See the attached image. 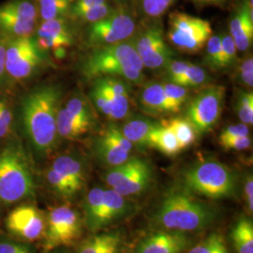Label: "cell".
<instances>
[{
  "label": "cell",
  "instance_id": "6da1fadb",
  "mask_svg": "<svg viewBox=\"0 0 253 253\" xmlns=\"http://www.w3.org/2000/svg\"><path fill=\"white\" fill-rule=\"evenodd\" d=\"M61 91L54 85H43L28 93L22 101V120L27 139L40 157L53 152L57 142L56 118Z\"/></svg>",
  "mask_w": 253,
  "mask_h": 253
},
{
  "label": "cell",
  "instance_id": "7a4b0ae2",
  "mask_svg": "<svg viewBox=\"0 0 253 253\" xmlns=\"http://www.w3.org/2000/svg\"><path fill=\"white\" fill-rule=\"evenodd\" d=\"M83 74L95 80L111 76L127 83L144 81V66L136 52L132 38L116 44L97 47L82 65Z\"/></svg>",
  "mask_w": 253,
  "mask_h": 253
},
{
  "label": "cell",
  "instance_id": "3957f363",
  "mask_svg": "<svg viewBox=\"0 0 253 253\" xmlns=\"http://www.w3.org/2000/svg\"><path fill=\"white\" fill-rule=\"evenodd\" d=\"M215 218L213 208L191 196L189 190H172L163 198L154 222L165 230L188 233L208 228Z\"/></svg>",
  "mask_w": 253,
  "mask_h": 253
},
{
  "label": "cell",
  "instance_id": "277c9868",
  "mask_svg": "<svg viewBox=\"0 0 253 253\" xmlns=\"http://www.w3.org/2000/svg\"><path fill=\"white\" fill-rule=\"evenodd\" d=\"M36 183L23 147L12 143L0 149V205L9 207L35 194Z\"/></svg>",
  "mask_w": 253,
  "mask_h": 253
},
{
  "label": "cell",
  "instance_id": "5b68a950",
  "mask_svg": "<svg viewBox=\"0 0 253 253\" xmlns=\"http://www.w3.org/2000/svg\"><path fill=\"white\" fill-rule=\"evenodd\" d=\"M184 183L189 191L211 199L226 198L235 193L234 173L216 161H206L190 167L184 173Z\"/></svg>",
  "mask_w": 253,
  "mask_h": 253
},
{
  "label": "cell",
  "instance_id": "8992f818",
  "mask_svg": "<svg viewBox=\"0 0 253 253\" xmlns=\"http://www.w3.org/2000/svg\"><path fill=\"white\" fill-rule=\"evenodd\" d=\"M168 38L178 50L187 54L201 51L213 30L210 22L184 12H172L169 16Z\"/></svg>",
  "mask_w": 253,
  "mask_h": 253
},
{
  "label": "cell",
  "instance_id": "52a82bcc",
  "mask_svg": "<svg viewBox=\"0 0 253 253\" xmlns=\"http://www.w3.org/2000/svg\"><path fill=\"white\" fill-rule=\"evenodd\" d=\"M82 235V219L79 213L69 205L53 208L46 216V229L42 237L44 253L69 247Z\"/></svg>",
  "mask_w": 253,
  "mask_h": 253
},
{
  "label": "cell",
  "instance_id": "ba28073f",
  "mask_svg": "<svg viewBox=\"0 0 253 253\" xmlns=\"http://www.w3.org/2000/svg\"><path fill=\"white\" fill-rule=\"evenodd\" d=\"M6 73L16 80L30 77L43 63L42 51L32 37L5 38Z\"/></svg>",
  "mask_w": 253,
  "mask_h": 253
},
{
  "label": "cell",
  "instance_id": "9c48e42d",
  "mask_svg": "<svg viewBox=\"0 0 253 253\" xmlns=\"http://www.w3.org/2000/svg\"><path fill=\"white\" fill-rule=\"evenodd\" d=\"M136 28L135 18L127 9H114L105 18L91 24L88 42L95 48L116 44L131 39Z\"/></svg>",
  "mask_w": 253,
  "mask_h": 253
},
{
  "label": "cell",
  "instance_id": "30bf717a",
  "mask_svg": "<svg viewBox=\"0 0 253 253\" xmlns=\"http://www.w3.org/2000/svg\"><path fill=\"white\" fill-rule=\"evenodd\" d=\"M226 88L222 85H211L200 92L190 101L186 119L197 133H205L217 124L220 118Z\"/></svg>",
  "mask_w": 253,
  "mask_h": 253
},
{
  "label": "cell",
  "instance_id": "8fae6325",
  "mask_svg": "<svg viewBox=\"0 0 253 253\" xmlns=\"http://www.w3.org/2000/svg\"><path fill=\"white\" fill-rule=\"evenodd\" d=\"M38 16L35 0H9L0 5V34L5 38L30 37Z\"/></svg>",
  "mask_w": 253,
  "mask_h": 253
},
{
  "label": "cell",
  "instance_id": "7c38bea8",
  "mask_svg": "<svg viewBox=\"0 0 253 253\" xmlns=\"http://www.w3.org/2000/svg\"><path fill=\"white\" fill-rule=\"evenodd\" d=\"M7 232L15 240L31 243L42 239L46 229V216L31 204L13 208L5 219Z\"/></svg>",
  "mask_w": 253,
  "mask_h": 253
},
{
  "label": "cell",
  "instance_id": "4fadbf2b",
  "mask_svg": "<svg viewBox=\"0 0 253 253\" xmlns=\"http://www.w3.org/2000/svg\"><path fill=\"white\" fill-rule=\"evenodd\" d=\"M136 52L143 66L150 70H163L172 60V50L167 45L162 27H147L132 37Z\"/></svg>",
  "mask_w": 253,
  "mask_h": 253
},
{
  "label": "cell",
  "instance_id": "5bb4252c",
  "mask_svg": "<svg viewBox=\"0 0 253 253\" xmlns=\"http://www.w3.org/2000/svg\"><path fill=\"white\" fill-rule=\"evenodd\" d=\"M133 145L126 139L117 125H110L96 141L95 150L100 161L115 167L130 158Z\"/></svg>",
  "mask_w": 253,
  "mask_h": 253
},
{
  "label": "cell",
  "instance_id": "9a60e30c",
  "mask_svg": "<svg viewBox=\"0 0 253 253\" xmlns=\"http://www.w3.org/2000/svg\"><path fill=\"white\" fill-rule=\"evenodd\" d=\"M35 40L42 51L52 50L58 56H62L74 41L72 28L65 18L42 21L37 29Z\"/></svg>",
  "mask_w": 253,
  "mask_h": 253
},
{
  "label": "cell",
  "instance_id": "2e32d148",
  "mask_svg": "<svg viewBox=\"0 0 253 253\" xmlns=\"http://www.w3.org/2000/svg\"><path fill=\"white\" fill-rule=\"evenodd\" d=\"M190 245L185 233L165 231L148 235L136 248L135 253H182Z\"/></svg>",
  "mask_w": 253,
  "mask_h": 253
},
{
  "label": "cell",
  "instance_id": "e0dca14e",
  "mask_svg": "<svg viewBox=\"0 0 253 253\" xmlns=\"http://www.w3.org/2000/svg\"><path fill=\"white\" fill-rule=\"evenodd\" d=\"M230 35L238 51H247L253 41V0H246L230 21Z\"/></svg>",
  "mask_w": 253,
  "mask_h": 253
},
{
  "label": "cell",
  "instance_id": "ac0fdd59",
  "mask_svg": "<svg viewBox=\"0 0 253 253\" xmlns=\"http://www.w3.org/2000/svg\"><path fill=\"white\" fill-rule=\"evenodd\" d=\"M94 81L100 84L111 100L112 119L120 120L126 118L129 111V83L111 76L97 78Z\"/></svg>",
  "mask_w": 253,
  "mask_h": 253
},
{
  "label": "cell",
  "instance_id": "d6986e66",
  "mask_svg": "<svg viewBox=\"0 0 253 253\" xmlns=\"http://www.w3.org/2000/svg\"><path fill=\"white\" fill-rule=\"evenodd\" d=\"M50 168L57 172L70 186L74 195L83 189L85 183L84 166L79 159L72 155H61L51 164Z\"/></svg>",
  "mask_w": 253,
  "mask_h": 253
},
{
  "label": "cell",
  "instance_id": "ffe728a7",
  "mask_svg": "<svg viewBox=\"0 0 253 253\" xmlns=\"http://www.w3.org/2000/svg\"><path fill=\"white\" fill-rule=\"evenodd\" d=\"M151 179L152 168L150 163L144 159H140L134 170L129 172L126 177L112 189L124 197L137 195L149 187Z\"/></svg>",
  "mask_w": 253,
  "mask_h": 253
},
{
  "label": "cell",
  "instance_id": "44dd1931",
  "mask_svg": "<svg viewBox=\"0 0 253 253\" xmlns=\"http://www.w3.org/2000/svg\"><path fill=\"white\" fill-rule=\"evenodd\" d=\"M140 106L142 110L151 116L170 114L163 83H148L140 93Z\"/></svg>",
  "mask_w": 253,
  "mask_h": 253
},
{
  "label": "cell",
  "instance_id": "7402d4cb",
  "mask_svg": "<svg viewBox=\"0 0 253 253\" xmlns=\"http://www.w3.org/2000/svg\"><path fill=\"white\" fill-rule=\"evenodd\" d=\"M121 242L118 232L92 235L82 242L76 253H119Z\"/></svg>",
  "mask_w": 253,
  "mask_h": 253
},
{
  "label": "cell",
  "instance_id": "603a6c76",
  "mask_svg": "<svg viewBox=\"0 0 253 253\" xmlns=\"http://www.w3.org/2000/svg\"><path fill=\"white\" fill-rule=\"evenodd\" d=\"M104 205V189L94 188L88 191L84 204V222L87 229L96 233L102 229L101 216Z\"/></svg>",
  "mask_w": 253,
  "mask_h": 253
},
{
  "label": "cell",
  "instance_id": "cb8c5ba5",
  "mask_svg": "<svg viewBox=\"0 0 253 253\" xmlns=\"http://www.w3.org/2000/svg\"><path fill=\"white\" fill-rule=\"evenodd\" d=\"M125 198L113 189L104 190V205L101 216L102 229L127 213L129 208Z\"/></svg>",
  "mask_w": 253,
  "mask_h": 253
},
{
  "label": "cell",
  "instance_id": "d4e9b609",
  "mask_svg": "<svg viewBox=\"0 0 253 253\" xmlns=\"http://www.w3.org/2000/svg\"><path fill=\"white\" fill-rule=\"evenodd\" d=\"M90 124L78 120L66 110L65 107H59L56 118V127L58 137L67 140H73L85 134L89 128Z\"/></svg>",
  "mask_w": 253,
  "mask_h": 253
},
{
  "label": "cell",
  "instance_id": "484cf974",
  "mask_svg": "<svg viewBox=\"0 0 253 253\" xmlns=\"http://www.w3.org/2000/svg\"><path fill=\"white\" fill-rule=\"evenodd\" d=\"M148 146L157 148L167 156H174L181 150L180 145L172 129L163 124H158L148 139Z\"/></svg>",
  "mask_w": 253,
  "mask_h": 253
},
{
  "label": "cell",
  "instance_id": "4316f807",
  "mask_svg": "<svg viewBox=\"0 0 253 253\" xmlns=\"http://www.w3.org/2000/svg\"><path fill=\"white\" fill-rule=\"evenodd\" d=\"M158 124L146 118L128 120L121 131L132 145H147L148 139Z\"/></svg>",
  "mask_w": 253,
  "mask_h": 253
},
{
  "label": "cell",
  "instance_id": "83f0119b",
  "mask_svg": "<svg viewBox=\"0 0 253 253\" xmlns=\"http://www.w3.org/2000/svg\"><path fill=\"white\" fill-rule=\"evenodd\" d=\"M42 21L65 18L70 14L74 0H35Z\"/></svg>",
  "mask_w": 253,
  "mask_h": 253
},
{
  "label": "cell",
  "instance_id": "f1b7e54d",
  "mask_svg": "<svg viewBox=\"0 0 253 253\" xmlns=\"http://www.w3.org/2000/svg\"><path fill=\"white\" fill-rule=\"evenodd\" d=\"M237 253H253V225L247 218H240L232 232Z\"/></svg>",
  "mask_w": 253,
  "mask_h": 253
},
{
  "label": "cell",
  "instance_id": "f546056e",
  "mask_svg": "<svg viewBox=\"0 0 253 253\" xmlns=\"http://www.w3.org/2000/svg\"><path fill=\"white\" fill-rule=\"evenodd\" d=\"M164 124L172 129L180 145L181 150L192 145L197 138L196 130L186 118H171L165 121Z\"/></svg>",
  "mask_w": 253,
  "mask_h": 253
},
{
  "label": "cell",
  "instance_id": "4dcf8cb0",
  "mask_svg": "<svg viewBox=\"0 0 253 253\" xmlns=\"http://www.w3.org/2000/svg\"><path fill=\"white\" fill-rule=\"evenodd\" d=\"M163 85L170 114L177 113L180 110L181 106L188 100V87L171 82L163 83Z\"/></svg>",
  "mask_w": 253,
  "mask_h": 253
},
{
  "label": "cell",
  "instance_id": "1f68e13d",
  "mask_svg": "<svg viewBox=\"0 0 253 253\" xmlns=\"http://www.w3.org/2000/svg\"><path fill=\"white\" fill-rule=\"evenodd\" d=\"M64 107L73 118H77L78 120H81L83 122H85L90 125L93 124V113L88 101L84 98L76 95L68 100Z\"/></svg>",
  "mask_w": 253,
  "mask_h": 253
},
{
  "label": "cell",
  "instance_id": "d6a6232c",
  "mask_svg": "<svg viewBox=\"0 0 253 253\" xmlns=\"http://www.w3.org/2000/svg\"><path fill=\"white\" fill-rule=\"evenodd\" d=\"M206 64L212 70H222L221 36L212 35L207 42Z\"/></svg>",
  "mask_w": 253,
  "mask_h": 253
},
{
  "label": "cell",
  "instance_id": "836d02e7",
  "mask_svg": "<svg viewBox=\"0 0 253 253\" xmlns=\"http://www.w3.org/2000/svg\"><path fill=\"white\" fill-rule=\"evenodd\" d=\"M113 9L114 8L111 6V4L109 3L108 1L103 4L95 5L90 8L83 9L78 12L73 13L72 15L74 18L80 20L82 22L94 24L101 19L105 18L113 11Z\"/></svg>",
  "mask_w": 253,
  "mask_h": 253
},
{
  "label": "cell",
  "instance_id": "e575fe53",
  "mask_svg": "<svg viewBox=\"0 0 253 253\" xmlns=\"http://www.w3.org/2000/svg\"><path fill=\"white\" fill-rule=\"evenodd\" d=\"M235 109L237 116L242 123L253 125V92L240 91L237 96Z\"/></svg>",
  "mask_w": 253,
  "mask_h": 253
},
{
  "label": "cell",
  "instance_id": "d590c367",
  "mask_svg": "<svg viewBox=\"0 0 253 253\" xmlns=\"http://www.w3.org/2000/svg\"><path fill=\"white\" fill-rule=\"evenodd\" d=\"M139 161H140L139 158H129L125 163L113 167V169L110 170L105 174L106 183L112 188L116 187L121 181L127 176V174L129 172L134 170Z\"/></svg>",
  "mask_w": 253,
  "mask_h": 253
},
{
  "label": "cell",
  "instance_id": "8d00e7d4",
  "mask_svg": "<svg viewBox=\"0 0 253 253\" xmlns=\"http://www.w3.org/2000/svg\"><path fill=\"white\" fill-rule=\"evenodd\" d=\"M208 80V73L199 66L190 64L189 69L176 84L185 87H198Z\"/></svg>",
  "mask_w": 253,
  "mask_h": 253
},
{
  "label": "cell",
  "instance_id": "74e56055",
  "mask_svg": "<svg viewBox=\"0 0 253 253\" xmlns=\"http://www.w3.org/2000/svg\"><path fill=\"white\" fill-rule=\"evenodd\" d=\"M189 253H229L223 238L213 234L190 250Z\"/></svg>",
  "mask_w": 253,
  "mask_h": 253
},
{
  "label": "cell",
  "instance_id": "f35d334b",
  "mask_svg": "<svg viewBox=\"0 0 253 253\" xmlns=\"http://www.w3.org/2000/svg\"><path fill=\"white\" fill-rule=\"evenodd\" d=\"M90 98L96 109H98V111H100L102 115L112 119L113 106L111 100L109 99L108 95L105 93V91L102 89V87L96 81L93 83Z\"/></svg>",
  "mask_w": 253,
  "mask_h": 253
},
{
  "label": "cell",
  "instance_id": "ab89813d",
  "mask_svg": "<svg viewBox=\"0 0 253 253\" xmlns=\"http://www.w3.org/2000/svg\"><path fill=\"white\" fill-rule=\"evenodd\" d=\"M176 0H140L142 11L149 18H160Z\"/></svg>",
  "mask_w": 253,
  "mask_h": 253
},
{
  "label": "cell",
  "instance_id": "60d3db41",
  "mask_svg": "<svg viewBox=\"0 0 253 253\" xmlns=\"http://www.w3.org/2000/svg\"><path fill=\"white\" fill-rule=\"evenodd\" d=\"M221 49H222V55H221L222 69H226L235 63L236 52H237L235 42L230 34H225L221 36Z\"/></svg>",
  "mask_w": 253,
  "mask_h": 253
},
{
  "label": "cell",
  "instance_id": "b9f144b4",
  "mask_svg": "<svg viewBox=\"0 0 253 253\" xmlns=\"http://www.w3.org/2000/svg\"><path fill=\"white\" fill-rule=\"evenodd\" d=\"M0 253H34L28 243L12 239H0Z\"/></svg>",
  "mask_w": 253,
  "mask_h": 253
},
{
  "label": "cell",
  "instance_id": "7bdbcfd3",
  "mask_svg": "<svg viewBox=\"0 0 253 253\" xmlns=\"http://www.w3.org/2000/svg\"><path fill=\"white\" fill-rule=\"evenodd\" d=\"M219 144L226 150H245L252 146V138L250 136L231 137L219 139Z\"/></svg>",
  "mask_w": 253,
  "mask_h": 253
},
{
  "label": "cell",
  "instance_id": "ee69618b",
  "mask_svg": "<svg viewBox=\"0 0 253 253\" xmlns=\"http://www.w3.org/2000/svg\"><path fill=\"white\" fill-rule=\"evenodd\" d=\"M190 62L187 61H180V60H173L167 66V72H168V78L169 82L176 84L179 81L181 77L184 75V73L187 72L189 69Z\"/></svg>",
  "mask_w": 253,
  "mask_h": 253
},
{
  "label": "cell",
  "instance_id": "f6af8a7d",
  "mask_svg": "<svg viewBox=\"0 0 253 253\" xmlns=\"http://www.w3.org/2000/svg\"><path fill=\"white\" fill-rule=\"evenodd\" d=\"M12 121L11 111L4 101L0 100V139L4 138L10 130Z\"/></svg>",
  "mask_w": 253,
  "mask_h": 253
},
{
  "label": "cell",
  "instance_id": "bcb514c9",
  "mask_svg": "<svg viewBox=\"0 0 253 253\" xmlns=\"http://www.w3.org/2000/svg\"><path fill=\"white\" fill-rule=\"evenodd\" d=\"M238 76L241 83L248 87L253 86V56L245 59L239 66Z\"/></svg>",
  "mask_w": 253,
  "mask_h": 253
},
{
  "label": "cell",
  "instance_id": "7dc6e473",
  "mask_svg": "<svg viewBox=\"0 0 253 253\" xmlns=\"http://www.w3.org/2000/svg\"><path fill=\"white\" fill-rule=\"evenodd\" d=\"M239 136H250V128L244 123L227 126L221 131L219 139L239 137Z\"/></svg>",
  "mask_w": 253,
  "mask_h": 253
},
{
  "label": "cell",
  "instance_id": "c3c4849f",
  "mask_svg": "<svg viewBox=\"0 0 253 253\" xmlns=\"http://www.w3.org/2000/svg\"><path fill=\"white\" fill-rule=\"evenodd\" d=\"M106 2H108V0H74L70 13L73 14V13L78 12L83 9H87L92 6L103 4Z\"/></svg>",
  "mask_w": 253,
  "mask_h": 253
},
{
  "label": "cell",
  "instance_id": "681fc988",
  "mask_svg": "<svg viewBox=\"0 0 253 253\" xmlns=\"http://www.w3.org/2000/svg\"><path fill=\"white\" fill-rule=\"evenodd\" d=\"M245 196L247 206L251 212L253 211V175L250 174L247 176L245 181Z\"/></svg>",
  "mask_w": 253,
  "mask_h": 253
},
{
  "label": "cell",
  "instance_id": "f907efd6",
  "mask_svg": "<svg viewBox=\"0 0 253 253\" xmlns=\"http://www.w3.org/2000/svg\"><path fill=\"white\" fill-rule=\"evenodd\" d=\"M6 73V46L5 42L0 40V82Z\"/></svg>",
  "mask_w": 253,
  "mask_h": 253
},
{
  "label": "cell",
  "instance_id": "816d5d0a",
  "mask_svg": "<svg viewBox=\"0 0 253 253\" xmlns=\"http://www.w3.org/2000/svg\"><path fill=\"white\" fill-rule=\"evenodd\" d=\"M194 3L202 6H222L227 2V0H192Z\"/></svg>",
  "mask_w": 253,
  "mask_h": 253
},
{
  "label": "cell",
  "instance_id": "f5cc1de1",
  "mask_svg": "<svg viewBox=\"0 0 253 253\" xmlns=\"http://www.w3.org/2000/svg\"><path fill=\"white\" fill-rule=\"evenodd\" d=\"M59 253V251H57V250H55V251H54L53 253Z\"/></svg>",
  "mask_w": 253,
  "mask_h": 253
},
{
  "label": "cell",
  "instance_id": "db71d44e",
  "mask_svg": "<svg viewBox=\"0 0 253 253\" xmlns=\"http://www.w3.org/2000/svg\"><path fill=\"white\" fill-rule=\"evenodd\" d=\"M59 253H65L64 252H61V251H59Z\"/></svg>",
  "mask_w": 253,
  "mask_h": 253
}]
</instances>
